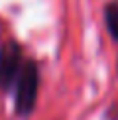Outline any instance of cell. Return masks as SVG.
<instances>
[{
    "instance_id": "6da1fadb",
    "label": "cell",
    "mask_w": 118,
    "mask_h": 120,
    "mask_svg": "<svg viewBox=\"0 0 118 120\" xmlns=\"http://www.w3.org/2000/svg\"><path fill=\"white\" fill-rule=\"evenodd\" d=\"M37 85L39 75L33 61H26L22 65L18 79H16V112L22 116H28L36 106L37 98Z\"/></svg>"
},
{
    "instance_id": "7a4b0ae2",
    "label": "cell",
    "mask_w": 118,
    "mask_h": 120,
    "mask_svg": "<svg viewBox=\"0 0 118 120\" xmlns=\"http://www.w3.org/2000/svg\"><path fill=\"white\" fill-rule=\"evenodd\" d=\"M22 51L14 41H8L0 47V89L8 91L16 83L22 71Z\"/></svg>"
},
{
    "instance_id": "3957f363",
    "label": "cell",
    "mask_w": 118,
    "mask_h": 120,
    "mask_svg": "<svg viewBox=\"0 0 118 120\" xmlns=\"http://www.w3.org/2000/svg\"><path fill=\"white\" fill-rule=\"evenodd\" d=\"M106 24H108V30L114 38H118V6L116 4H110L106 8Z\"/></svg>"
}]
</instances>
